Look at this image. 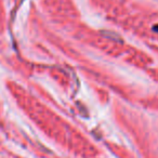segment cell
Here are the masks:
<instances>
[{
    "instance_id": "3957f363",
    "label": "cell",
    "mask_w": 158,
    "mask_h": 158,
    "mask_svg": "<svg viewBox=\"0 0 158 158\" xmlns=\"http://www.w3.org/2000/svg\"><path fill=\"white\" fill-rule=\"evenodd\" d=\"M154 49H155V50H156V51H157V52H158V44H156V46L154 47Z\"/></svg>"
},
{
    "instance_id": "6da1fadb",
    "label": "cell",
    "mask_w": 158,
    "mask_h": 158,
    "mask_svg": "<svg viewBox=\"0 0 158 158\" xmlns=\"http://www.w3.org/2000/svg\"><path fill=\"white\" fill-rule=\"evenodd\" d=\"M148 105H149V107L153 108V110H158V97L152 98V99L149 100V102H148Z\"/></svg>"
},
{
    "instance_id": "7a4b0ae2",
    "label": "cell",
    "mask_w": 158,
    "mask_h": 158,
    "mask_svg": "<svg viewBox=\"0 0 158 158\" xmlns=\"http://www.w3.org/2000/svg\"><path fill=\"white\" fill-rule=\"evenodd\" d=\"M151 75L154 78V80L158 82V68H153V69H151Z\"/></svg>"
}]
</instances>
